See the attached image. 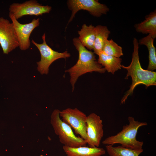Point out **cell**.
Instances as JSON below:
<instances>
[{"mask_svg":"<svg viewBox=\"0 0 156 156\" xmlns=\"http://www.w3.org/2000/svg\"><path fill=\"white\" fill-rule=\"evenodd\" d=\"M133 46L132 58L130 64L127 66L122 65L121 67L127 70L125 79L130 76L132 80L129 89L125 93L121 100V104L125 103L128 96L133 92L135 87L142 84L146 87L156 85V72L144 70L142 67L139 55V44L137 39L134 38L133 40Z\"/></svg>","mask_w":156,"mask_h":156,"instance_id":"cell-1","label":"cell"},{"mask_svg":"<svg viewBox=\"0 0 156 156\" xmlns=\"http://www.w3.org/2000/svg\"><path fill=\"white\" fill-rule=\"evenodd\" d=\"M73 41L79 53L78 59L75 65L65 72L69 74L70 82L73 91L75 84L80 76L93 72L104 73L106 70L98 62L94 53L83 46L78 38H73Z\"/></svg>","mask_w":156,"mask_h":156,"instance_id":"cell-2","label":"cell"},{"mask_svg":"<svg viewBox=\"0 0 156 156\" xmlns=\"http://www.w3.org/2000/svg\"><path fill=\"white\" fill-rule=\"evenodd\" d=\"M128 119L129 124L124 125L121 131L116 135L106 138L102 143L106 145L113 146L118 144L124 147L143 151L142 148L143 142L137 140L136 137L139 128L147 125V123L136 121L132 116L129 117Z\"/></svg>","mask_w":156,"mask_h":156,"instance_id":"cell-3","label":"cell"},{"mask_svg":"<svg viewBox=\"0 0 156 156\" xmlns=\"http://www.w3.org/2000/svg\"><path fill=\"white\" fill-rule=\"evenodd\" d=\"M60 111L54 110L51 116V123L55 133L58 136L60 142L64 145L71 147L86 146L85 140L76 136L71 127L64 122L60 116Z\"/></svg>","mask_w":156,"mask_h":156,"instance_id":"cell-4","label":"cell"},{"mask_svg":"<svg viewBox=\"0 0 156 156\" xmlns=\"http://www.w3.org/2000/svg\"><path fill=\"white\" fill-rule=\"evenodd\" d=\"M45 38L46 34L44 33L42 36L43 42L41 44H38L33 40H31L32 43L40 53L41 59L37 64L38 70L42 75L48 74L49 67L55 60L60 58L66 59L70 56V53L67 51L59 52L53 50L47 44Z\"/></svg>","mask_w":156,"mask_h":156,"instance_id":"cell-5","label":"cell"},{"mask_svg":"<svg viewBox=\"0 0 156 156\" xmlns=\"http://www.w3.org/2000/svg\"><path fill=\"white\" fill-rule=\"evenodd\" d=\"M67 5L68 8L72 12L67 25L79 10H86L91 15L96 17L106 14L109 11L107 5L96 0H69L67 1Z\"/></svg>","mask_w":156,"mask_h":156,"instance_id":"cell-6","label":"cell"},{"mask_svg":"<svg viewBox=\"0 0 156 156\" xmlns=\"http://www.w3.org/2000/svg\"><path fill=\"white\" fill-rule=\"evenodd\" d=\"M60 116L64 122L69 125L76 134L86 140L87 116L77 108H67L60 111Z\"/></svg>","mask_w":156,"mask_h":156,"instance_id":"cell-7","label":"cell"},{"mask_svg":"<svg viewBox=\"0 0 156 156\" xmlns=\"http://www.w3.org/2000/svg\"><path fill=\"white\" fill-rule=\"evenodd\" d=\"M51 7L43 5L35 0H30L22 3H13L9 8V13L17 20L25 15L38 16L49 13Z\"/></svg>","mask_w":156,"mask_h":156,"instance_id":"cell-8","label":"cell"},{"mask_svg":"<svg viewBox=\"0 0 156 156\" xmlns=\"http://www.w3.org/2000/svg\"><path fill=\"white\" fill-rule=\"evenodd\" d=\"M0 45L3 53L8 54L19 47V43L13 23L0 17Z\"/></svg>","mask_w":156,"mask_h":156,"instance_id":"cell-9","label":"cell"},{"mask_svg":"<svg viewBox=\"0 0 156 156\" xmlns=\"http://www.w3.org/2000/svg\"><path fill=\"white\" fill-rule=\"evenodd\" d=\"M86 139L88 146L99 147L103 135L102 121L99 116L91 113L87 116Z\"/></svg>","mask_w":156,"mask_h":156,"instance_id":"cell-10","label":"cell"},{"mask_svg":"<svg viewBox=\"0 0 156 156\" xmlns=\"http://www.w3.org/2000/svg\"><path fill=\"white\" fill-rule=\"evenodd\" d=\"M9 17L13 24L20 49L23 51L27 50L30 46V35L34 29L39 26L40 19L34 18L30 23L22 24L11 13H9Z\"/></svg>","mask_w":156,"mask_h":156,"instance_id":"cell-11","label":"cell"},{"mask_svg":"<svg viewBox=\"0 0 156 156\" xmlns=\"http://www.w3.org/2000/svg\"><path fill=\"white\" fill-rule=\"evenodd\" d=\"M63 149L67 156H101L105 153L103 148L97 147H71L63 146Z\"/></svg>","mask_w":156,"mask_h":156,"instance_id":"cell-12","label":"cell"},{"mask_svg":"<svg viewBox=\"0 0 156 156\" xmlns=\"http://www.w3.org/2000/svg\"><path fill=\"white\" fill-rule=\"evenodd\" d=\"M144 20L134 25L136 31L150 35L154 39L156 38V10L151 12L145 17Z\"/></svg>","mask_w":156,"mask_h":156,"instance_id":"cell-13","label":"cell"},{"mask_svg":"<svg viewBox=\"0 0 156 156\" xmlns=\"http://www.w3.org/2000/svg\"><path fill=\"white\" fill-rule=\"evenodd\" d=\"M95 27L92 25H87L83 24L78 31V38L81 44L89 50H93L95 38Z\"/></svg>","mask_w":156,"mask_h":156,"instance_id":"cell-14","label":"cell"},{"mask_svg":"<svg viewBox=\"0 0 156 156\" xmlns=\"http://www.w3.org/2000/svg\"><path fill=\"white\" fill-rule=\"evenodd\" d=\"M98 62L104 67L108 72L114 74L115 72L122 68V59L106 55L103 52L99 55Z\"/></svg>","mask_w":156,"mask_h":156,"instance_id":"cell-15","label":"cell"},{"mask_svg":"<svg viewBox=\"0 0 156 156\" xmlns=\"http://www.w3.org/2000/svg\"><path fill=\"white\" fill-rule=\"evenodd\" d=\"M95 38L93 49L97 55L102 52L105 41L108 40L110 31L106 26L99 25L95 27Z\"/></svg>","mask_w":156,"mask_h":156,"instance_id":"cell-16","label":"cell"},{"mask_svg":"<svg viewBox=\"0 0 156 156\" xmlns=\"http://www.w3.org/2000/svg\"><path fill=\"white\" fill-rule=\"evenodd\" d=\"M154 39L150 35L141 38L138 41L139 44L144 45L149 52V63L147 70L153 71L156 69V51L154 45Z\"/></svg>","mask_w":156,"mask_h":156,"instance_id":"cell-17","label":"cell"},{"mask_svg":"<svg viewBox=\"0 0 156 156\" xmlns=\"http://www.w3.org/2000/svg\"><path fill=\"white\" fill-rule=\"evenodd\" d=\"M105 148L109 156H139L143 151L136 150L121 146L114 147L106 145Z\"/></svg>","mask_w":156,"mask_h":156,"instance_id":"cell-18","label":"cell"},{"mask_svg":"<svg viewBox=\"0 0 156 156\" xmlns=\"http://www.w3.org/2000/svg\"><path fill=\"white\" fill-rule=\"evenodd\" d=\"M102 52L106 55L117 57H120L123 55L122 47L112 39H108L105 41Z\"/></svg>","mask_w":156,"mask_h":156,"instance_id":"cell-19","label":"cell"},{"mask_svg":"<svg viewBox=\"0 0 156 156\" xmlns=\"http://www.w3.org/2000/svg\"><path fill=\"white\" fill-rule=\"evenodd\" d=\"M40 156H44V155H40Z\"/></svg>","mask_w":156,"mask_h":156,"instance_id":"cell-20","label":"cell"}]
</instances>
